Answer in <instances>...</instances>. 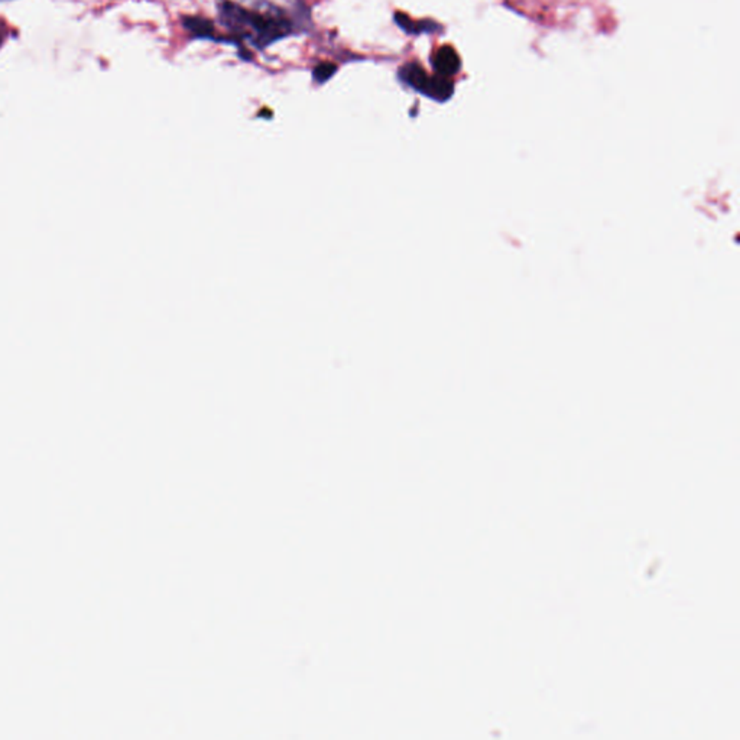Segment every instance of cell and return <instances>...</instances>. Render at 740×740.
I'll return each instance as SVG.
<instances>
[{
  "mask_svg": "<svg viewBox=\"0 0 740 740\" xmlns=\"http://www.w3.org/2000/svg\"><path fill=\"white\" fill-rule=\"evenodd\" d=\"M220 16L227 28L237 33L249 35L259 48L282 38L289 29V24L282 17L248 12L230 2L223 3Z\"/></svg>",
  "mask_w": 740,
  "mask_h": 740,
  "instance_id": "obj_1",
  "label": "cell"
},
{
  "mask_svg": "<svg viewBox=\"0 0 740 740\" xmlns=\"http://www.w3.org/2000/svg\"><path fill=\"white\" fill-rule=\"evenodd\" d=\"M401 78L407 83L408 85H411L412 89L427 94L428 93V89H430V84H431V78L422 72V68L415 65V64H410L407 67L402 68L401 72Z\"/></svg>",
  "mask_w": 740,
  "mask_h": 740,
  "instance_id": "obj_2",
  "label": "cell"
},
{
  "mask_svg": "<svg viewBox=\"0 0 740 740\" xmlns=\"http://www.w3.org/2000/svg\"><path fill=\"white\" fill-rule=\"evenodd\" d=\"M184 26L191 33H194L196 37H200V38H207L215 32V28L210 21L203 19V17H197V16L184 17Z\"/></svg>",
  "mask_w": 740,
  "mask_h": 740,
  "instance_id": "obj_3",
  "label": "cell"
},
{
  "mask_svg": "<svg viewBox=\"0 0 740 740\" xmlns=\"http://www.w3.org/2000/svg\"><path fill=\"white\" fill-rule=\"evenodd\" d=\"M457 65H459V61H457L454 52L450 48H444L438 52V56L435 58V68L439 73H443V74L455 73Z\"/></svg>",
  "mask_w": 740,
  "mask_h": 740,
  "instance_id": "obj_4",
  "label": "cell"
},
{
  "mask_svg": "<svg viewBox=\"0 0 740 740\" xmlns=\"http://www.w3.org/2000/svg\"><path fill=\"white\" fill-rule=\"evenodd\" d=\"M336 72H337V65H334L333 62H323V64L317 65L314 68L312 78H314V81L323 84V83L328 81L334 74H336Z\"/></svg>",
  "mask_w": 740,
  "mask_h": 740,
  "instance_id": "obj_5",
  "label": "cell"
},
{
  "mask_svg": "<svg viewBox=\"0 0 740 740\" xmlns=\"http://www.w3.org/2000/svg\"><path fill=\"white\" fill-rule=\"evenodd\" d=\"M0 42H2V37H0Z\"/></svg>",
  "mask_w": 740,
  "mask_h": 740,
  "instance_id": "obj_6",
  "label": "cell"
}]
</instances>
